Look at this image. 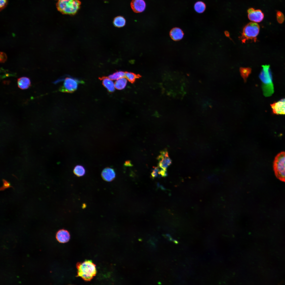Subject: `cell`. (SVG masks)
<instances>
[{
	"label": "cell",
	"instance_id": "cell-5",
	"mask_svg": "<svg viewBox=\"0 0 285 285\" xmlns=\"http://www.w3.org/2000/svg\"><path fill=\"white\" fill-rule=\"evenodd\" d=\"M260 27L256 22H251L246 25L243 28L240 38L243 43L249 40L255 42L256 37L259 34Z\"/></svg>",
	"mask_w": 285,
	"mask_h": 285
},
{
	"label": "cell",
	"instance_id": "cell-20",
	"mask_svg": "<svg viewBox=\"0 0 285 285\" xmlns=\"http://www.w3.org/2000/svg\"><path fill=\"white\" fill-rule=\"evenodd\" d=\"M240 71L241 75L244 79L245 82H246L247 78L250 74L251 69L249 68H240Z\"/></svg>",
	"mask_w": 285,
	"mask_h": 285
},
{
	"label": "cell",
	"instance_id": "cell-26",
	"mask_svg": "<svg viewBox=\"0 0 285 285\" xmlns=\"http://www.w3.org/2000/svg\"><path fill=\"white\" fill-rule=\"evenodd\" d=\"M159 169L158 167H155L151 173V175L153 178L156 177L158 176Z\"/></svg>",
	"mask_w": 285,
	"mask_h": 285
},
{
	"label": "cell",
	"instance_id": "cell-3",
	"mask_svg": "<svg viewBox=\"0 0 285 285\" xmlns=\"http://www.w3.org/2000/svg\"><path fill=\"white\" fill-rule=\"evenodd\" d=\"M81 4L80 0H58L56 6L62 14L73 16L79 10Z\"/></svg>",
	"mask_w": 285,
	"mask_h": 285
},
{
	"label": "cell",
	"instance_id": "cell-11",
	"mask_svg": "<svg viewBox=\"0 0 285 285\" xmlns=\"http://www.w3.org/2000/svg\"><path fill=\"white\" fill-rule=\"evenodd\" d=\"M116 176L114 170L111 168L106 167L104 169L101 173V177L104 180L111 182L115 178Z\"/></svg>",
	"mask_w": 285,
	"mask_h": 285
},
{
	"label": "cell",
	"instance_id": "cell-22",
	"mask_svg": "<svg viewBox=\"0 0 285 285\" xmlns=\"http://www.w3.org/2000/svg\"><path fill=\"white\" fill-rule=\"evenodd\" d=\"M125 77L128 80L132 82L135 80L137 76L133 73L127 72L125 73Z\"/></svg>",
	"mask_w": 285,
	"mask_h": 285
},
{
	"label": "cell",
	"instance_id": "cell-6",
	"mask_svg": "<svg viewBox=\"0 0 285 285\" xmlns=\"http://www.w3.org/2000/svg\"><path fill=\"white\" fill-rule=\"evenodd\" d=\"M83 83V81L76 78L66 77L64 79L63 85L60 88L59 91L64 92L72 93L77 89L79 84Z\"/></svg>",
	"mask_w": 285,
	"mask_h": 285
},
{
	"label": "cell",
	"instance_id": "cell-10",
	"mask_svg": "<svg viewBox=\"0 0 285 285\" xmlns=\"http://www.w3.org/2000/svg\"><path fill=\"white\" fill-rule=\"evenodd\" d=\"M130 6L134 12L140 13L145 11L146 5L144 0H132Z\"/></svg>",
	"mask_w": 285,
	"mask_h": 285
},
{
	"label": "cell",
	"instance_id": "cell-1",
	"mask_svg": "<svg viewBox=\"0 0 285 285\" xmlns=\"http://www.w3.org/2000/svg\"><path fill=\"white\" fill-rule=\"evenodd\" d=\"M262 67L259 77L262 82L263 93L265 97H269L274 91L272 73L269 65H263Z\"/></svg>",
	"mask_w": 285,
	"mask_h": 285
},
{
	"label": "cell",
	"instance_id": "cell-12",
	"mask_svg": "<svg viewBox=\"0 0 285 285\" xmlns=\"http://www.w3.org/2000/svg\"><path fill=\"white\" fill-rule=\"evenodd\" d=\"M70 235L68 231L64 229L59 230L57 232L56 238L60 243H64L68 242L69 240Z\"/></svg>",
	"mask_w": 285,
	"mask_h": 285
},
{
	"label": "cell",
	"instance_id": "cell-19",
	"mask_svg": "<svg viewBox=\"0 0 285 285\" xmlns=\"http://www.w3.org/2000/svg\"><path fill=\"white\" fill-rule=\"evenodd\" d=\"M194 8L195 11L198 13L203 12L206 9L205 3L201 1L197 2L194 4Z\"/></svg>",
	"mask_w": 285,
	"mask_h": 285
},
{
	"label": "cell",
	"instance_id": "cell-16",
	"mask_svg": "<svg viewBox=\"0 0 285 285\" xmlns=\"http://www.w3.org/2000/svg\"><path fill=\"white\" fill-rule=\"evenodd\" d=\"M126 20L125 18L121 16H118L115 17L113 21L114 25L117 27H121L125 25Z\"/></svg>",
	"mask_w": 285,
	"mask_h": 285
},
{
	"label": "cell",
	"instance_id": "cell-8",
	"mask_svg": "<svg viewBox=\"0 0 285 285\" xmlns=\"http://www.w3.org/2000/svg\"><path fill=\"white\" fill-rule=\"evenodd\" d=\"M248 17L250 21L255 22H259L263 20L264 15L260 10H255L250 8L247 10Z\"/></svg>",
	"mask_w": 285,
	"mask_h": 285
},
{
	"label": "cell",
	"instance_id": "cell-9",
	"mask_svg": "<svg viewBox=\"0 0 285 285\" xmlns=\"http://www.w3.org/2000/svg\"><path fill=\"white\" fill-rule=\"evenodd\" d=\"M270 105L274 114L285 115V98L275 102Z\"/></svg>",
	"mask_w": 285,
	"mask_h": 285
},
{
	"label": "cell",
	"instance_id": "cell-27",
	"mask_svg": "<svg viewBox=\"0 0 285 285\" xmlns=\"http://www.w3.org/2000/svg\"><path fill=\"white\" fill-rule=\"evenodd\" d=\"M125 165L126 166H131L132 164H131V163L130 161H127L126 162H125Z\"/></svg>",
	"mask_w": 285,
	"mask_h": 285
},
{
	"label": "cell",
	"instance_id": "cell-15",
	"mask_svg": "<svg viewBox=\"0 0 285 285\" xmlns=\"http://www.w3.org/2000/svg\"><path fill=\"white\" fill-rule=\"evenodd\" d=\"M17 83L18 87L22 89H27L31 86L30 79L26 77H22L18 78Z\"/></svg>",
	"mask_w": 285,
	"mask_h": 285
},
{
	"label": "cell",
	"instance_id": "cell-13",
	"mask_svg": "<svg viewBox=\"0 0 285 285\" xmlns=\"http://www.w3.org/2000/svg\"><path fill=\"white\" fill-rule=\"evenodd\" d=\"M99 79L102 80V83L103 86L110 92H113L115 89V82L108 77H103Z\"/></svg>",
	"mask_w": 285,
	"mask_h": 285
},
{
	"label": "cell",
	"instance_id": "cell-14",
	"mask_svg": "<svg viewBox=\"0 0 285 285\" xmlns=\"http://www.w3.org/2000/svg\"><path fill=\"white\" fill-rule=\"evenodd\" d=\"M171 38L175 41L181 40L183 37L184 34L182 30L178 27H174L171 30L170 32Z\"/></svg>",
	"mask_w": 285,
	"mask_h": 285
},
{
	"label": "cell",
	"instance_id": "cell-17",
	"mask_svg": "<svg viewBox=\"0 0 285 285\" xmlns=\"http://www.w3.org/2000/svg\"><path fill=\"white\" fill-rule=\"evenodd\" d=\"M127 81L125 77L116 80L115 82V88L119 90L124 89L127 85Z\"/></svg>",
	"mask_w": 285,
	"mask_h": 285
},
{
	"label": "cell",
	"instance_id": "cell-24",
	"mask_svg": "<svg viewBox=\"0 0 285 285\" xmlns=\"http://www.w3.org/2000/svg\"><path fill=\"white\" fill-rule=\"evenodd\" d=\"M0 61L1 63H4L7 60V56L6 54L3 52H0Z\"/></svg>",
	"mask_w": 285,
	"mask_h": 285
},
{
	"label": "cell",
	"instance_id": "cell-25",
	"mask_svg": "<svg viewBox=\"0 0 285 285\" xmlns=\"http://www.w3.org/2000/svg\"><path fill=\"white\" fill-rule=\"evenodd\" d=\"M8 0H0V10L1 11L7 6Z\"/></svg>",
	"mask_w": 285,
	"mask_h": 285
},
{
	"label": "cell",
	"instance_id": "cell-7",
	"mask_svg": "<svg viewBox=\"0 0 285 285\" xmlns=\"http://www.w3.org/2000/svg\"><path fill=\"white\" fill-rule=\"evenodd\" d=\"M157 158L159 161L158 166L161 169L167 170V168L172 163L171 160L169 156L167 150L161 151L160 154Z\"/></svg>",
	"mask_w": 285,
	"mask_h": 285
},
{
	"label": "cell",
	"instance_id": "cell-4",
	"mask_svg": "<svg viewBox=\"0 0 285 285\" xmlns=\"http://www.w3.org/2000/svg\"><path fill=\"white\" fill-rule=\"evenodd\" d=\"M273 169L277 178L285 182V151L279 153L275 157Z\"/></svg>",
	"mask_w": 285,
	"mask_h": 285
},
{
	"label": "cell",
	"instance_id": "cell-18",
	"mask_svg": "<svg viewBox=\"0 0 285 285\" xmlns=\"http://www.w3.org/2000/svg\"><path fill=\"white\" fill-rule=\"evenodd\" d=\"M73 172L75 175L77 177H80L84 175L86 170L84 167L80 165H76L74 168Z\"/></svg>",
	"mask_w": 285,
	"mask_h": 285
},
{
	"label": "cell",
	"instance_id": "cell-23",
	"mask_svg": "<svg viewBox=\"0 0 285 285\" xmlns=\"http://www.w3.org/2000/svg\"><path fill=\"white\" fill-rule=\"evenodd\" d=\"M277 18L278 22L282 23L284 20V17L283 14L280 12H278L277 13Z\"/></svg>",
	"mask_w": 285,
	"mask_h": 285
},
{
	"label": "cell",
	"instance_id": "cell-21",
	"mask_svg": "<svg viewBox=\"0 0 285 285\" xmlns=\"http://www.w3.org/2000/svg\"><path fill=\"white\" fill-rule=\"evenodd\" d=\"M125 73L121 71L116 72L110 75L108 78L113 80H116L121 78L125 77Z\"/></svg>",
	"mask_w": 285,
	"mask_h": 285
},
{
	"label": "cell",
	"instance_id": "cell-2",
	"mask_svg": "<svg viewBox=\"0 0 285 285\" xmlns=\"http://www.w3.org/2000/svg\"><path fill=\"white\" fill-rule=\"evenodd\" d=\"M77 269V276L80 277L86 281H90L97 273L96 265L91 260H86L76 264Z\"/></svg>",
	"mask_w": 285,
	"mask_h": 285
}]
</instances>
